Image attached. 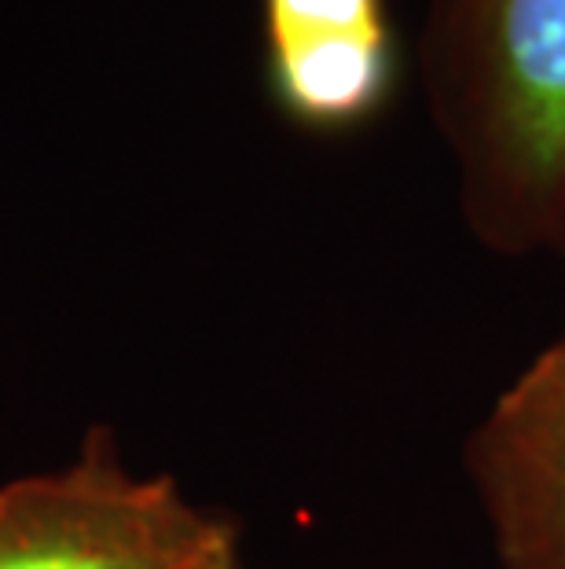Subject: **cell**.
<instances>
[{"label": "cell", "instance_id": "6da1fadb", "mask_svg": "<svg viewBox=\"0 0 565 569\" xmlns=\"http://www.w3.org/2000/svg\"><path fill=\"white\" fill-rule=\"evenodd\" d=\"M423 74L474 232L565 250V0H430Z\"/></svg>", "mask_w": 565, "mask_h": 569}, {"label": "cell", "instance_id": "5b68a950", "mask_svg": "<svg viewBox=\"0 0 565 569\" xmlns=\"http://www.w3.org/2000/svg\"><path fill=\"white\" fill-rule=\"evenodd\" d=\"M390 27L382 0H264V41L327 38Z\"/></svg>", "mask_w": 565, "mask_h": 569}, {"label": "cell", "instance_id": "8992f818", "mask_svg": "<svg viewBox=\"0 0 565 569\" xmlns=\"http://www.w3.org/2000/svg\"><path fill=\"white\" fill-rule=\"evenodd\" d=\"M195 569H243V559H239V551H228V555H221V559H210Z\"/></svg>", "mask_w": 565, "mask_h": 569}, {"label": "cell", "instance_id": "3957f363", "mask_svg": "<svg viewBox=\"0 0 565 569\" xmlns=\"http://www.w3.org/2000/svg\"><path fill=\"white\" fill-rule=\"evenodd\" d=\"M474 486L503 569H565V335L481 422Z\"/></svg>", "mask_w": 565, "mask_h": 569}, {"label": "cell", "instance_id": "277c9868", "mask_svg": "<svg viewBox=\"0 0 565 569\" xmlns=\"http://www.w3.org/2000/svg\"><path fill=\"white\" fill-rule=\"evenodd\" d=\"M264 44L275 103L291 122L316 132L371 122L393 96L401 70L393 27Z\"/></svg>", "mask_w": 565, "mask_h": 569}, {"label": "cell", "instance_id": "7a4b0ae2", "mask_svg": "<svg viewBox=\"0 0 565 569\" xmlns=\"http://www.w3.org/2000/svg\"><path fill=\"white\" fill-rule=\"evenodd\" d=\"M239 532L170 475H143L111 430L67 463L0 481V569H195Z\"/></svg>", "mask_w": 565, "mask_h": 569}]
</instances>
